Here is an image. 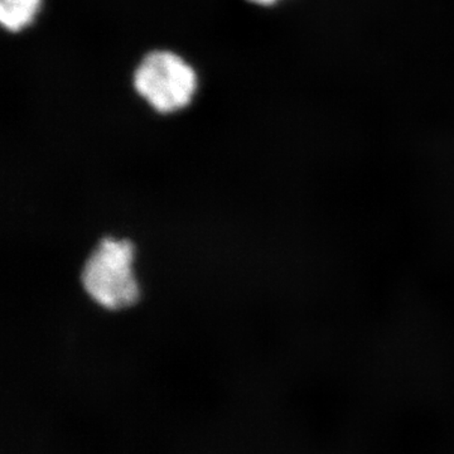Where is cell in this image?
Masks as SVG:
<instances>
[{
  "label": "cell",
  "instance_id": "3",
  "mask_svg": "<svg viewBox=\"0 0 454 454\" xmlns=\"http://www.w3.org/2000/svg\"><path fill=\"white\" fill-rule=\"evenodd\" d=\"M42 0H0V22L11 32L31 26L40 12Z\"/></svg>",
  "mask_w": 454,
  "mask_h": 454
},
{
  "label": "cell",
  "instance_id": "1",
  "mask_svg": "<svg viewBox=\"0 0 454 454\" xmlns=\"http://www.w3.org/2000/svg\"><path fill=\"white\" fill-rule=\"evenodd\" d=\"M134 245L128 239H101L82 269L83 291L103 309H129L140 297L133 270Z\"/></svg>",
  "mask_w": 454,
  "mask_h": 454
},
{
  "label": "cell",
  "instance_id": "2",
  "mask_svg": "<svg viewBox=\"0 0 454 454\" xmlns=\"http://www.w3.org/2000/svg\"><path fill=\"white\" fill-rule=\"evenodd\" d=\"M133 83L155 112L172 114L190 106L199 80L182 57L169 51H154L137 67Z\"/></svg>",
  "mask_w": 454,
  "mask_h": 454
},
{
  "label": "cell",
  "instance_id": "4",
  "mask_svg": "<svg viewBox=\"0 0 454 454\" xmlns=\"http://www.w3.org/2000/svg\"><path fill=\"white\" fill-rule=\"evenodd\" d=\"M247 2L259 5V7H273V5L279 4L283 0H247Z\"/></svg>",
  "mask_w": 454,
  "mask_h": 454
}]
</instances>
